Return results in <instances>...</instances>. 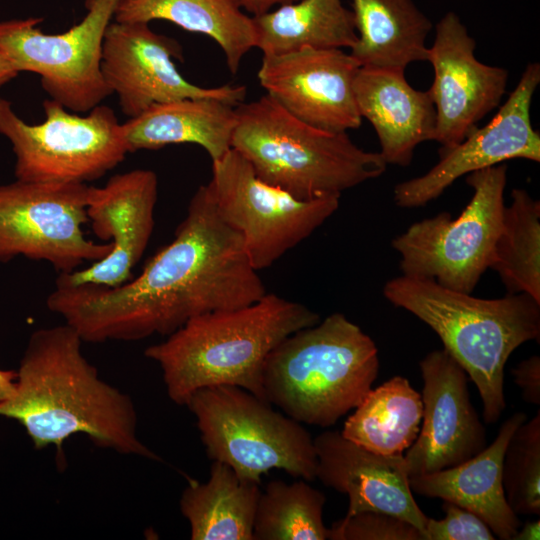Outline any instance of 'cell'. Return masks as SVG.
I'll list each match as a JSON object with an SVG mask.
<instances>
[{"mask_svg": "<svg viewBox=\"0 0 540 540\" xmlns=\"http://www.w3.org/2000/svg\"><path fill=\"white\" fill-rule=\"evenodd\" d=\"M239 232L219 214L209 184L193 194L172 241L127 282L62 285L46 299L83 342L168 336L190 319L250 305L266 294Z\"/></svg>", "mask_w": 540, "mask_h": 540, "instance_id": "obj_1", "label": "cell"}, {"mask_svg": "<svg viewBox=\"0 0 540 540\" xmlns=\"http://www.w3.org/2000/svg\"><path fill=\"white\" fill-rule=\"evenodd\" d=\"M83 341L66 323L34 331L21 357L15 391L0 416L23 426L35 449L63 444L75 434L120 454L162 461L137 436L131 397L99 377L81 351Z\"/></svg>", "mask_w": 540, "mask_h": 540, "instance_id": "obj_2", "label": "cell"}, {"mask_svg": "<svg viewBox=\"0 0 540 540\" xmlns=\"http://www.w3.org/2000/svg\"><path fill=\"white\" fill-rule=\"evenodd\" d=\"M319 321L305 305L266 293L250 305L194 317L144 354L158 363L167 394L178 405L214 385L238 386L267 401V357L287 336Z\"/></svg>", "mask_w": 540, "mask_h": 540, "instance_id": "obj_3", "label": "cell"}, {"mask_svg": "<svg viewBox=\"0 0 540 540\" xmlns=\"http://www.w3.org/2000/svg\"><path fill=\"white\" fill-rule=\"evenodd\" d=\"M384 297L426 323L466 371L493 424L506 408L504 369L525 342L540 338V302L526 293L482 299L433 279L402 274L387 281Z\"/></svg>", "mask_w": 540, "mask_h": 540, "instance_id": "obj_4", "label": "cell"}, {"mask_svg": "<svg viewBox=\"0 0 540 540\" xmlns=\"http://www.w3.org/2000/svg\"><path fill=\"white\" fill-rule=\"evenodd\" d=\"M379 372L378 349L341 313L282 340L267 357V402L301 424L329 427L354 409Z\"/></svg>", "mask_w": 540, "mask_h": 540, "instance_id": "obj_5", "label": "cell"}, {"mask_svg": "<svg viewBox=\"0 0 540 540\" xmlns=\"http://www.w3.org/2000/svg\"><path fill=\"white\" fill-rule=\"evenodd\" d=\"M236 116L231 148L260 179L298 199L340 197L386 170L379 152L359 148L347 132L300 121L267 94L239 104Z\"/></svg>", "mask_w": 540, "mask_h": 540, "instance_id": "obj_6", "label": "cell"}, {"mask_svg": "<svg viewBox=\"0 0 540 540\" xmlns=\"http://www.w3.org/2000/svg\"><path fill=\"white\" fill-rule=\"evenodd\" d=\"M185 405L196 418L206 453L257 484L271 469L303 480L316 479L314 439L296 420L234 385L195 391Z\"/></svg>", "mask_w": 540, "mask_h": 540, "instance_id": "obj_7", "label": "cell"}, {"mask_svg": "<svg viewBox=\"0 0 540 540\" xmlns=\"http://www.w3.org/2000/svg\"><path fill=\"white\" fill-rule=\"evenodd\" d=\"M43 108L45 120L29 124L0 97V134L12 146L17 180L86 184L114 169L129 153L122 123L110 107L98 105L80 116L50 98Z\"/></svg>", "mask_w": 540, "mask_h": 540, "instance_id": "obj_8", "label": "cell"}, {"mask_svg": "<svg viewBox=\"0 0 540 540\" xmlns=\"http://www.w3.org/2000/svg\"><path fill=\"white\" fill-rule=\"evenodd\" d=\"M507 166L467 174L473 195L456 219L448 212L411 224L392 240L402 274L472 293L489 268L505 207Z\"/></svg>", "mask_w": 540, "mask_h": 540, "instance_id": "obj_9", "label": "cell"}, {"mask_svg": "<svg viewBox=\"0 0 540 540\" xmlns=\"http://www.w3.org/2000/svg\"><path fill=\"white\" fill-rule=\"evenodd\" d=\"M118 0H87L85 17L68 31L42 32L40 18L0 21V50L18 72H33L51 99L75 113L111 95L102 75L106 30Z\"/></svg>", "mask_w": 540, "mask_h": 540, "instance_id": "obj_10", "label": "cell"}, {"mask_svg": "<svg viewBox=\"0 0 540 540\" xmlns=\"http://www.w3.org/2000/svg\"><path fill=\"white\" fill-rule=\"evenodd\" d=\"M221 217L240 233L253 267H270L339 207V196L298 199L260 179L234 149L212 161L209 181Z\"/></svg>", "mask_w": 540, "mask_h": 540, "instance_id": "obj_11", "label": "cell"}, {"mask_svg": "<svg viewBox=\"0 0 540 540\" xmlns=\"http://www.w3.org/2000/svg\"><path fill=\"white\" fill-rule=\"evenodd\" d=\"M90 186L80 183L0 185V262L17 256L49 263L60 273L104 258L112 245L88 239Z\"/></svg>", "mask_w": 540, "mask_h": 540, "instance_id": "obj_12", "label": "cell"}, {"mask_svg": "<svg viewBox=\"0 0 540 540\" xmlns=\"http://www.w3.org/2000/svg\"><path fill=\"white\" fill-rule=\"evenodd\" d=\"M174 59H182L180 44L151 30L149 23L109 24L103 40L101 71L126 116L133 118L154 104L185 98H214L233 106L245 102V86L200 87L183 77Z\"/></svg>", "mask_w": 540, "mask_h": 540, "instance_id": "obj_13", "label": "cell"}, {"mask_svg": "<svg viewBox=\"0 0 540 540\" xmlns=\"http://www.w3.org/2000/svg\"><path fill=\"white\" fill-rule=\"evenodd\" d=\"M540 83V65L529 63L520 80L491 121L441 153L427 173L398 183L393 200L416 208L439 197L458 178L511 159L540 161V134L531 123L530 108Z\"/></svg>", "mask_w": 540, "mask_h": 540, "instance_id": "obj_14", "label": "cell"}, {"mask_svg": "<svg viewBox=\"0 0 540 540\" xmlns=\"http://www.w3.org/2000/svg\"><path fill=\"white\" fill-rule=\"evenodd\" d=\"M361 66L342 49L302 48L263 55L257 78L288 113L315 128L343 133L362 123L353 83Z\"/></svg>", "mask_w": 540, "mask_h": 540, "instance_id": "obj_15", "label": "cell"}, {"mask_svg": "<svg viewBox=\"0 0 540 540\" xmlns=\"http://www.w3.org/2000/svg\"><path fill=\"white\" fill-rule=\"evenodd\" d=\"M475 46L455 12H447L436 24L427 61L434 69L428 91L436 110L434 141L441 145L440 154L472 133L506 91L507 70L480 62Z\"/></svg>", "mask_w": 540, "mask_h": 540, "instance_id": "obj_16", "label": "cell"}, {"mask_svg": "<svg viewBox=\"0 0 540 540\" xmlns=\"http://www.w3.org/2000/svg\"><path fill=\"white\" fill-rule=\"evenodd\" d=\"M422 425L404 456L410 476L456 466L481 452L486 431L470 401L468 375L444 349L420 361Z\"/></svg>", "mask_w": 540, "mask_h": 540, "instance_id": "obj_17", "label": "cell"}, {"mask_svg": "<svg viewBox=\"0 0 540 540\" xmlns=\"http://www.w3.org/2000/svg\"><path fill=\"white\" fill-rule=\"evenodd\" d=\"M157 198L158 178L148 169L114 175L102 187L90 186L88 222L100 239L109 240L111 251L84 269L60 273L56 284L115 287L130 280L153 232Z\"/></svg>", "mask_w": 540, "mask_h": 540, "instance_id": "obj_18", "label": "cell"}, {"mask_svg": "<svg viewBox=\"0 0 540 540\" xmlns=\"http://www.w3.org/2000/svg\"><path fill=\"white\" fill-rule=\"evenodd\" d=\"M314 445L316 479L348 496L346 516L364 511L387 513L410 522L424 536L428 517L413 497L403 455L372 452L340 431L322 432Z\"/></svg>", "mask_w": 540, "mask_h": 540, "instance_id": "obj_19", "label": "cell"}, {"mask_svg": "<svg viewBox=\"0 0 540 540\" xmlns=\"http://www.w3.org/2000/svg\"><path fill=\"white\" fill-rule=\"evenodd\" d=\"M353 90L358 112L373 126L386 164L408 166L415 148L434 140L436 110L429 91L414 89L404 70L361 66Z\"/></svg>", "mask_w": 540, "mask_h": 540, "instance_id": "obj_20", "label": "cell"}, {"mask_svg": "<svg viewBox=\"0 0 540 540\" xmlns=\"http://www.w3.org/2000/svg\"><path fill=\"white\" fill-rule=\"evenodd\" d=\"M526 420L524 412H516L502 423L493 442L477 455L453 467L410 476L412 492L457 504L480 517L496 538L513 540L521 522L507 502L502 465L511 436Z\"/></svg>", "mask_w": 540, "mask_h": 540, "instance_id": "obj_21", "label": "cell"}, {"mask_svg": "<svg viewBox=\"0 0 540 540\" xmlns=\"http://www.w3.org/2000/svg\"><path fill=\"white\" fill-rule=\"evenodd\" d=\"M236 107L214 98L154 104L122 123L128 152L191 143L201 146L216 161L231 149Z\"/></svg>", "mask_w": 540, "mask_h": 540, "instance_id": "obj_22", "label": "cell"}, {"mask_svg": "<svg viewBox=\"0 0 540 540\" xmlns=\"http://www.w3.org/2000/svg\"><path fill=\"white\" fill-rule=\"evenodd\" d=\"M357 41L350 49L360 66L405 68L428 60L430 19L413 0H351Z\"/></svg>", "mask_w": 540, "mask_h": 540, "instance_id": "obj_23", "label": "cell"}, {"mask_svg": "<svg viewBox=\"0 0 540 540\" xmlns=\"http://www.w3.org/2000/svg\"><path fill=\"white\" fill-rule=\"evenodd\" d=\"M240 0H118L116 22L165 20L189 32L208 36L223 51L229 71L238 72L255 47L253 19Z\"/></svg>", "mask_w": 540, "mask_h": 540, "instance_id": "obj_24", "label": "cell"}, {"mask_svg": "<svg viewBox=\"0 0 540 540\" xmlns=\"http://www.w3.org/2000/svg\"><path fill=\"white\" fill-rule=\"evenodd\" d=\"M260 484L241 479L228 465L213 461L206 483L189 479L180 510L192 540H253Z\"/></svg>", "mask_w": 540, "mask_h": 540, "instance_id": "obj_25", "label": "cell"}, {"mask_svg": "<svg viewBox=\"0 0 540 540\" xmlns=\"http://www.w3.org/2000/svg\"><path fill=\"white\" fill-rule=\"evenodd\" d=\"M252 19L255 47L263 55L307 47L351 49L357 41L353 12L341 0H297Z\"/></svg>", "mask_w": 540, "mask_h": 540, "instance_id": "obj_26", "label": "cell"}, {"mask_svg": "<svg viewBox=\"0 0 540 540\" xmlns=\"http://www.w3.org/2000/svg\"><path fill=\"white\" fill-rule=\"evenodd\" d=\"M340 432L372 452L402 455L416 440L422 421V398L403 376L370 389Z\"/></svg>", "mask_w": 540, "mask_h": 540, "instance_id": "obj_27", "label": "cell"}, {"mask_svg": "<svg viewBox=\"0 0 540 540\" xmlns=\"http://www.w3.org/2000/svg\"><path fill=\"white\" fill-rule=\"evenodd\" d=\"M504 207L489 268L508 293H526L540 302V202L524 189L511 192Z\"/></svg>", "mask_w": 540, "mask_h": 540, "instance_id": "obj_28", "label": "cell"}, {"mask_svg": "<svg viewBox=\"0 0 540 540\" xmlns=\"http://www.w3.org/2000/svg\"><path fill=\"white\" fill-rule=\"evenodd\" d=\"M323 492L306 480L269 482L261 491L254 518L253 540H325Z\"/></svg>", "mask_w": 540, "mask_h": 540, "instance_id": "obj_29", "label": "cell"}, {"mask_svg": "<svg viewBox=\"0 0 540 540\" xmlns=\"http://www.w3.org/2000/svg\"><path fill=\"white\" fill-rule=\"evenodd\" d=\"M502 483L517 515L540 514V411L511 436L503 458Z\"/></svg>", "mask_w": 540, "mask_h": 540, "instance_id": "obj_30", "label": "cell"}, {"mask_svg": "<svg viewBox=\"0 0 540 540\" xmlns=\"http://www.w3.org/2000/svg\"><path fill=\"white\" fill-rule=\"evenodd\" d=\"M329 540H424L423 533L399 517L374 511L344 516L328 528Z\"/></svg>", "mask_w": 540, "mask_h": 540, "instance_id": "obj_31", "label": "cell"}, {"mask_svg": "<svg viewBox=\"0 0 540 540\" xmlns=\"http://www.w3.org/2000/svg\"><path fill=\"white\" fill-rule=\"evenodd\" d=\"M442 519L428 518L425 540H494L489 526L473 512L449 501H443Z\"/></svg>", "mask_w": 540, "mask_h": 540, "instance_id": "obj_32", "label": "cell"}, {"mask_svg": "<svg viewBox=\"0 0 540 540\" xmlns=\"http://www.w3.org/2000/svg\"><path fill=\"white\" fill-rule=\"evenodd\" d=\"M514 382L522 391L525 402L537 405L540 404V358L533 355L522 360L511 370Z\"/></svg>", "mask_w": 540, "mask_h": 540, "instance_id": "obj_33", "label": "cell"}, {"mask_svg": "<svg viewBox=\"0 0 540 540\" xmlns=\"http://www.w3.org/2000/svg\"><path fill=\"white\" fill-rule=\"evenodd\" d=\"M247 12L253 16L261 15L271 10L275 5H283L297 0H240Z\"/></svg>", "mask_w": 540, "mask_h": 540, "instance_id": "obj_34", "label": "cell"}, {"mask_svg": "<svg viewBox=\"0 0 540 540\" xmlns=\"http://www.w3.org/2000/svg\"><path fill=\"white\" fill-rule=\"evenodd\" d=\"M17 373L0 367V404L12 396L15 391Z\"/></svg>", "mask_w": 540, "mask_h": 540, "instance_id": "obj_35", "label": "cell"}, {"mask_svg": "<svg viewBox=\"0 0 540 540\" xmlns=\"http://www.w3.org/2000/svg\"><path fill=\"white\" fill-rule=\"evenodd\" d=\"M540 532V520L526 522L520 526L513 540H538Z\"/></svg>", "mask_w": 540, "mask_h": 540, "instance_id": "obj_36", "label": "cell"}, {"mask_svg": "<svg viewBox=\"0 0 540 540\" xmlns=\"http://www.w3.org/2000/svg\"><path fill=\"white\" fill-rule=\"evenodd\" d=\"M18 71L0 50V88L18 75Z\"/></svg>", "mask_w": 540, "mask_h": 540, "instance_id": "obj_37", "label": "cell"}]
</instances>
